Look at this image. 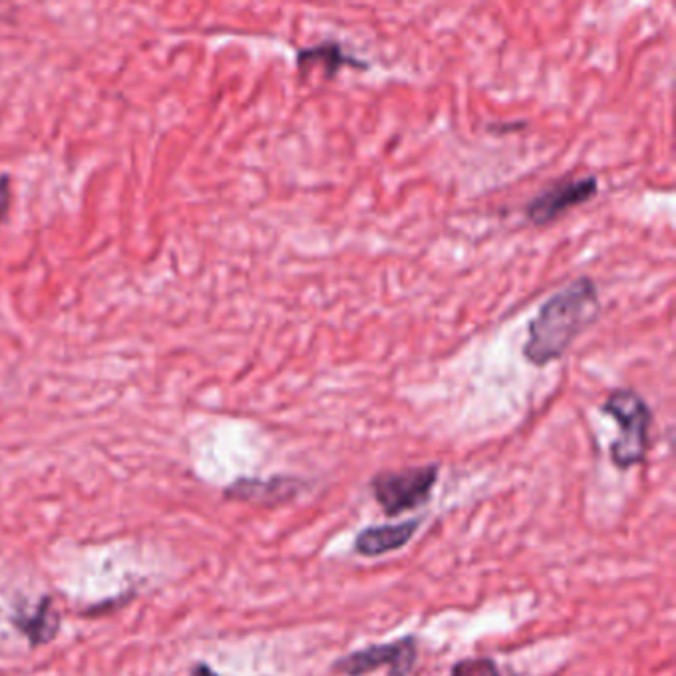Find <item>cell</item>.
I'll list each match as a JSON object with an SVG mask.
<instances>
[{"label": "cell", "mask_w": 676, "mask_h": 676, "mask_svg": "<svg viewBox=\"0 0 676 676\" xmlns=\"http://www.w3.org/2000/svg\"><path fill=\"white\" fill-rule=\"evenodd\" d=\"M421 520H405L399 524H383L361 530L354 539V551L363 558H381L391 551L401 550L419 532Z\"/></svg>", "instance_id": "7"}, {"label": "cell", "mask_w": 676, "mask_h": 676, "mask_svg": "<svg viewBox=\"0 0 676 676\" xmlns=\"http://www.w3.org/2000/svg\"><path fill=\"white\" fill-rule=\"evenodd\" d=\"M601 316L597 284L582 276L558 290L539 306L536 318L527 323L524 357L532 366L546 367L562 359L582 333Z\"/></svg>", "instance_id": "1"}, {"label": "cell", "mask_w": 676, "mask_h": 676, "mask_svg": "<svg viewBox=\"0 0 676 676\" xmlns=\"http://www.w3.org/2000/svg\"><path fill=\"white\" fill-rule=\"evenodd\" d=\"M189 676H220V675H218L215 668H211V666L205 665V663H199V665H195V668L191 671V675Z\"/></svg>", "instance_id": "12"}, {"label": "cell", "mask_w": 676, "mask_h": 676, "mask_svg": "<svg viewBox=\"0 0 676 676\" xmlns=\"http://www.w3.org/2000/svg\"><path fill=\"white\" fill-rule=\"evenodd\" d=\"M304 490V482L292 476L272 479H239L225 490L229 500L251 505L278 506L294 500Z\"/></svg>", "instance_id": "6"}, {"label": "cell", "mask_w": 676, "mask_h": 676, "mask_svg": "<svg viewBox=\"0 0 676 676\" xmlns=\"http://www.w3.org/2000/svg\"><path fill=\"white\" fill-rule=\"evenodd\" d=\"M601 413L620 424V438L611 443L613 464L620 470L641 464L649 450V431L653 423L651 407L637 391L615 390L609 393Z\"/></svg>", "instance_id": "2"}, {"label": "cell", "mask_w": 676, "mask_h": 676, "mask_svg": "<svg viewBox=\"0 0 676 676\" xmlns=\"http://www.w3.org/2000/svg\"><path fill=\"white\" fill-rule=\"evenodd\" d=\"M438 479V464L383 470L371 479V493L387 516H401L429 502Z\"/></svg>", "instance_id": "3"}, {"label": "cell", "mask_w": 676, "mask_h": 676, "mask_svg": "<svg viewBox=\"0 0 676 676\" xmlns=\"http://www.w3.org/2000/svg\"><path fill=\"white\" fill-rule=\"evenodd\" d=\"M14 625L16 629L23 630L26 639L33 647H36V645H47L56 637L60 630V617H58L56 609L52 608V601L42 599L33 615L16 617Z\"/></svg>", "instance_id": "9"}, {"label": "cell", "mask_w": 676, "mask_h": 676, "mask_svg": "<svg viewBox=\"0 0 676 676\" xmlns=\"http://www.w3.org/2000/svg\"><path fill=\"white\" fill-rule=\"evenodd\" d=\"M419 659V641L413 635L383 645H369L354 653L340 656L333 663V673L344 676H367L383 666L390 668V676H409Z\"/></svg>", "instance_id": "4"}, {"label": "cell", "mask_w": 676, "mask_h": 676, "mask_svg": "<svg viewBox=\"0 0 676 676\" xmlns=\"http://www.w3.org/2000/svg\"><path fill=\"white\" fill-rule=\"evenodd\" d=\"M296 66L299 69L308 68V66H321L326 76L333 78L340 69H366L367 62L359 60L354 54H347L344 47L337 42H321L316 47L299 48L296 52Z\"/></svg>", "instance_id": "8"}, {"label": "cell", "mask_w": 676, "mask_h": 676, "mask_svg": "<svg viewBox=\"0 0 676 676\" xmlns=\"http://www.w3.org/2000/svg\"><path fill=\"white\" fill-rule=\"evenodd\" d=\"M11 207V179L7 175H0V222L7 217Z\"/></svg>", "instance_id": "11"}, {"label": "cell", "mask_w": 676, "mask_h": 676, "mask_svg": "<svg viewBox=\"0 0 676 676\" xmlns=\"http://www.w3.org/2000/svg\"><path fill=\"white\" fill-rule=\"evenodd\" d=\"M597 193H599V181L594 175L562 179L558 183L546 187L539 195L534 196L527 203L524 213L532 225L544 227L558 220L567 211L589 203Z\"/></svg>", "instance_id": "5"}, {"label": "cell", "mask_w": 676, "mask_h": 676, "mask_svg": "<svg viewBox=\"0 0 676 676\" xmlns=\"http://www.w3.org/2000/svg\"><path fill=\"white\" fill-rule=\"evenodd\" d=\"M448 676H505L498 663L490 656L462 659L450 668Z\"/></svg>", "instance_id": "10"}]
</instances>
